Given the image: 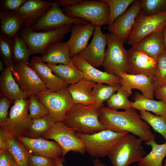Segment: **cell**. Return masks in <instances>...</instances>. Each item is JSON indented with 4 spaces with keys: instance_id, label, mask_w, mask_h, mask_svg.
<instances>
[{
    "instance_id": "23",
    "label": "cell",
    "mask_w": 166,
    "mask_h": 166,
    "mask_svg": "<svg viewBox=\"0 0 166 166\" xmlns=\"http://www.w3.org/2000/svg\"><path fill=\"white\" fill-rule=\"evenodd\" d=\"M131 48L148 55L156 61L159 55L165 50L163 30L148 35Z\"/></svg>"
},
{
    "instance_id": "41",
    "label": "cell",
    "mask_w": 166,
    "mask_h": 166,
    "mask_svg": "<svg viewBox=\"0 0 166 166\" xmlns=\"http://www.w3.org/2000/svg\"><path fill=\"white\" fill-rule=\"evenodd\" d=\"M29 115L32 119L42 118L49 114L46 107L37 98L36 96L28 97Z\"/></svg>"
},
{
    "instance_id": "4",
    "label": "cell",
    "mask_w": 166,
    "mask_h": 166,
    "mask_svg": "<svg viewBox=\"0 0 166 166\" xmlns=\"http://www.w3.org/2000/svg\"><path fill=\"white\" fill-rule=\"evenodd\" d=\"M129 134L126 131L117 132L107 129L90 135L76 133L84 143L85 152L96 158L108 156Z\"/></svg>"
},
{
    "instance_id": "20",
    "label": "cell",
    "mask_w": 166,
    "mask_h": 166,
    "mask_svg": "<svg viewBox=\"0 0 166 166\" xmlns=\"http://www.w3.org/2000/svg\"><path fill=\"white\" fill-rule=\"evenodd\" d=\"M26 64L35 72L49 91L55 92L69 85L53 73L48 65L42 61L40 56L33 57Z\"/></svg>"
},
{
    "instance_id": "46",
    "label": "cell",
    "mask_w": 166,
    "mask_h": 166,
    "mask_svg": "<svg viewBox=\"0 0 166 166\" xmlns=\"http://www.w3.org/2000/svg\"><path fill=\"white\" fill-rule=\"evenodd\" d=\"M154 96L166 105V84L156 90Z\"/></svg>"
},
{
    "instance_id": "53",
    "label": "cell",
    "mask_w": 166,
    "mask_h": 166,
    "mask_svg": "<svg viewBox=\"0 0 166 166\" xmlns=\"http://www.w3.org/2000/svg\"><path fill=\"white\" fill-rule=\"evenodd\" d=\"M163 166H166V159L164 161V164Z\"/></svg>"
},
{
    "instance_id": "2",
    "label": "cell",
    "mask_w": 166,
    "mask_h": 166,
    "mask_svg": "<svg viewBox=\"0 0 166 166\" xmlns=\"http://www.w3.org/2000/svg\"><path fill=\"white\" fill-rule=\"evenodd\" d=\"M102 107L95 104H74L66 113L62 122L83 134H92L105 130L99 118V110Z\"/></svg>"
},
{
    "instance_id": "17",
    "label": "cell",
    "mask_w": 166,
    "mask_h": 166,
    "mask_svg": "<svg viewBox=\"0 0 166 166\" xmlns=\"http://www.w3.org/2000/svg\"><path fill=\"white\" fill-rule=\"evenodd\" d=\"M128 65L125 73L143 74L153 79L157 68L156 61L148 55L131 48L127 50Z\"/></svg>"
},
{
    "instance_id": "51",
    "label": "cell",
    "mask_w": 166,
    "mask_h": 166,
    "mask_svg": "<svg viewBox=\"0 0 166 166\" xmlns=\"http://www.w3.org/2000/svg\"><path fill=\"white\" fill-rule=\"evenodd\" d=\"M5 64H4L3 62V61L2 59L0 58V71H1V72H3L5 69L4 67Z\"/></svg>"
},
{
    "instance_id": "13",
    "label": "cell",
    "mask_w": 166,
    "mask_h": 166,
    "mask_svg": "<svg viewBox=\"0 0 166 166\" xmlns=\"http://www.w3.org/2000/svg\"><path fill=\"white\" fill-rule=\"evenodd\" d=\"M11 70L15 81L28 97L48 90L35 72L26 63H15Z\"/></svg>"
},
{
    "instance_id": "38",
    "label": "cell",
    "mask_w": 166,
    "mask_h": 166,
    "mask_svg": "<svg viewBox=\"0 0 166 166\" xmlns=\"http://www.w3.org/2000/svg\"><path fill=\"white\" fill-rule=\"evenodd\" d=\"M157 68L153 79L156 90L166 84V52L164 50L157 58Z\"/></svg>"
},
{
    "instance_id": "36",
    "label": "cell",
    "mask_w": 166,
    "mask_h": 166,
    "mask_svg": "<svg viewBox=\"0 0 166 166\" xmlns=\"http://www.w3.org/2000/svg\"><path fill=\"white\" fill-rule=\"evenodd\" d=\"M109 7L108 26L112 25L115 20L122 15L135 0H101Z\"/></svg>"
},
{
    "instance_id": "47",
    "label": "cell",
    "mask_w": 166,
    "mask_h": 166,
    "mask_svg": "<svg viewBox=\"0 0 166 166\" xmlns=\"http://www.w3.org/2000/svg\"><path fill=\"white\" fill-rule=\"evenodd\" d=\"M55 166H64L63 164L65 161L64 159L60 157L55 159ZM94 166H106V164L102 163L98 158H97L93 160Z\"/></svg>"
},
{
    "instance_id": "6",
    "label": "cell",
    "mask_w": 166,
    "mask_h": 166,
    "mask_svg": "<svg viewBox=\"0 0 166 166\" xmlns=\"http://www.w3.org/2000/svg\"><path fill=\"white\" fill-rule=\"evenodd\" d=\"M142 140L129 134L122 140L108 156L113 166H128L139 162L146 153Z\"/></svg>"
},
{
    "instance_id": "19",
    "label": "cell",
    "mask_w": 166,
    "mask_h": 166,
    "mask_svg": "<svg viewBox=\"0 0 166 166\" xmlns=\"http://www.w3.org/2000/svg\"><path fill=\"white\" fill-rule=\"evenodd\" d=\"M17 140L22 143L32 154L56 159L62 155V149L55 141H50L42 137L31 138L19 136Z\"/></svg>"
},
{
    "instance_id": "11",
    "label": "cell",
    "mask_w": 166,
    "mask_h": 166,
    "mask_svg": "<svg viewBox=\"0 0 166 166\" xmlns=\"http://www.w3.org/2000/svg\"><path fill=\"white\" fill-rule=\"evenodd\" d=\"M89 22L85 19L70 17L60 8L57 0L34 25L30 26L36 32H44L60 28L66 25H82Z\"/></svg>"
},
{
    "instance_id": "12",
    "label": "cell",
    "mask_w": 166,
    "mask_h": 166,
    "mask_svg": "<svg viewBox=\"0 0 166 166\" xmlns=\"http://www.w3.org/2000/svg\"><path fill=\"white\" fill-rule=\"evenodd\" d=\"M166 26V11L147 16L140 10L136 19L127 43L132 46L151 33L163 30Z\"/></svg>"
},
{
    "instance_id": "5",
    "label": "cell",
    "mask_w": 166,
    "mask_h": 166,
    "mask_svg": "<svg viewBox=\"0 0 166 166\" xmlns=\"http://www.w3.org/2000/svg\"><path fill=\"white\" fill-rule=\"evenodd\" d=\"M61 9L67 16L85 19L95 26H101L109 22V6L101 0H83L75 6L63 7Z\"/></svg>"
},
{
    "instance_id": "18",
    "label": "cell",
    "mask_w": 166,
    "mask_h": 166,
    "mask_svg": "<svg viewBox=\"0 0 166 166\" xmlns=\"http://www.w3.org/2000/svg\"><path fill=\"white\" fill-rule=\"evenodd\" d=\"M71 60L74 66L83 73L85 79L97 83L109 85L120 83V77L97 69L78 54L71 57Z\"/></svg>"
},
{
    "instance_id": "16",
    "label": "cell",
    "mask_w": 166,
    "mask_h": 166,
    "mask_svg": "<svg viewBox=\"0 0 166 166\" xmlns=\"http://www.w3.org/2000/svg\"><path fill=\"white\" fill-rule=\"evenodd\" d=\"M101 27L95 26L93 38L90 43L78 54L96 68L103 64L107 45L106 34L103 33Z\"/></svg>"
},
{
    "instance_id": "29",
    "label": "cell",
    "mask_w": 166,
    "mask_h": 166,
    "mask_svg": "<svg viewBox=\"0 0 166 166\" xmlns=\"http://www.w3.org/2000/svg\"><path fill=\"white\" fill-rule=\"evenodd\" d=\"M133 99L132 107L136 109L151 112L166 118V105L161 101L148 99L139 92L134 93Z\"/></svg>"
},
{
    "instance_id": "28",
    "label": "cell",
    "mask_w": 166,
    "mask_h": 166,
    "mask_svg": "<svg viewBox=\"0 0 166 166\" xmlns=\"http://www.w3.org/2000/svg\"><path fill=\"white\" fill-rule=\"evenodd\" d=\"M53 73L69 85L74 84L85 79L83 73L71 62L67 65L47 64Z\"/></svg>"
},
{
    "instance_id": "45",
    "label": "cell",
    "mask_w": 166,
    "mask_h": 166,
    "mask_svg": "<svg viewBox=\"0 0 166 166\" xmlns=\"http://www.w3.org/2000/svg\"><path fill=\"white\" fill-rule=\"evenodd\" d=\"M15 162L12 155L6 149L0 152V166H11Z\"/></svg>"
},
{
    "instance_id": "9",
    "label": "cell",
    "mask_w": 166,
    "mask_h": 166,
    "mask_svg": "<svg viewBox=\"0 0 166 166\" xmlns=\"http://www.w3.org/2000/svg\"><path fill=\"white\" fill-rule=\"evenodd\" d=\"M105 34L108 48L102 66L105 72L120 77V74L125 72L127 68V50L115 35L110 33Z\"/></svg>"
},
{
    "instance_id": "8",
    "label": "cell",
    "mask_w": 166,
    "mask_h": 166,
    "mask_svg": "<svg viewBox=\"0 0 166 166\" xmlns=\"http://www.w3.org/2000/svg\"><path fill=\"white\" fill-rule=\"evenodd\" d=\"M77 132L62 122H55L52 127L41 137L53 140L57 142L62 150L61 157L70 151L84 154L86 152L82 140L76 134Z\"/></svg>"
},
{
    "instance_id": "52",
    "label": "cell",
    "mask_w": 166,
    "mask_h": 166,
    "mask_svg": "<svg viewBox=\"0 0 166 166\" xmlns=\"http://www.w3.org/2000/svg\"><path fill=\"white\" fill-rule=\"evenodd\" d=\"M11 166H20L16 162L14 163Z\"/></svg>"
},
{
    "instance_id": "39",
    "label": "cell",
    "mask_w": 166,
    "mask_h": 166,
    "mask_svg": "<svg viewBox=\"0 0 166 166\" xmlns=\"http://www.w3.org/2000/svg\"><path fill=\"white\" fill-rule=\"evenodd\" d=\"M13 39H9L0 34V54L5 65L13 68L14 63L13 57Z\"/></svg>"
},
{
    "instance_id": "32",
    "label": "cell",
    "mask_w": 166,
    "mask_h": 166,
    "mask_svg": "<svg viewBox=\"0 0 166 166\" xmlns=\"http://www.w3.org/2000/svg\"><path fill=\"white\" fill-rule=\"evenodd\" d=\"M55 123L53 119L50 114L42 118L32 119V124L26 137L31 138L41 137L49 130Z\"/></svg>"
},
{
    "instance_id": "50",
    "label": "cell",
    "mask_w": 166,
    "mask_h": 166,
    "mask_svg": "<svg viewBox=\"0 0 166 166\" xmlns=\"http://www.w3.org/2000/svg\"><path fill=\"white\" fill-rule=\"evenodd\" d=\"M164 42V49L166 52V26L163 30Z\"/></svg>"
},
{
    "instance_id": "31",
    "label": "cell",
    "mask_w": 166,
    "mask_h": 166,
    "mask_svg": "<svg viewBox=\"0 0 166 166\" xmlns=\"http://www.w3.org/2000/svg\"><path fill=\"white\" fill-rule=\"evenodd\" d=\"M152 150L137 163L139 166H163V161L166 156V142L161 144L153 140L148 143Z\"/></svg>"
},
{
    "instance_id": "10",
    "label": "cell",
    "mask_w": 166,
    "mask_h": 166,
    "mask_svg": "<svg viewBox=\"0 0 166 166\" xmlns=\"http://www.w3.org/2000/svg\"><path fill=\"white\" fill-rule=\"evenodd\" d=\"M36 96L47 108L55 122H62L66 113L74 105L67 87L53 92L42 91Z\"/></svg>"
},
{
    "instance_id": "14",
    "label": "cell",
    "mask_w": 166,
    "mask_h": 166,
    "mask_svg": "<svg viewBox=\"0 0 166 166\" xmlns=\"http://www.w3.org/2000/svg\"><path fill=\"white\" fill-rule=\"evenodd\" d=\"M141 10L140 0H135L127 10L107 29L124 44L127 42L136 19Z\"/></svg>"
},
{
    "instance_id": "49",
    "label": "cell",
    "mask_w": 166,
    "mask_h": 166,
    "mask_svg": "<svg viewBox=\"0 0 166 166\" xmlns=\"http://www.w3.org/2000/svg\"><path fill=\"white\" fill-rule=\"evenodd\" d=\"M6 149L5 132L0 129V152Z\"/></svg>"
},
{
    "instance_id": "26",
    "label": "cell",
    "mask_w": 166,
    "mask_h": 166,
    "mask_svg": "<svg viewBox=\"0 0 166 166\" xmlns=\"http://www.w3.org/2000/svg\"><path fill=\"white\" fill-rule=\"evenodd\" d=\"M0 34L9 39L26 27L24 19L14 12L0 11Z\"/></svg>"
},
{
    "instance_id": "22",
    "label": "cell",
    "mask_w": 166,
    "mask_h": 166,
    "mask_svg": "<svg viewBox=\"0 0 166 166\" xmlns=\"http://www.w3.org/2000/svg\"><path fill=\"white\" fill-rule=\"evenodd\" d=\"M53 3L42 0H27L20 8L13 12L24 19L26 27H30L44 14Z\"/></svg>"
},
{
    "instance_id": "24",
    "label": "cell",
    "mask_w": 166,
    "mask_h": 166,
    "mask_svg": "<svg viewBox=\"0 0 166 166\" xmlns=\"http://www.w3.org/2000/svg\"><path fill=\"white\" fill-rule=\"evenodd\" d=\"M0 89V94L9 99L13 104L19 99L28 98L14 78L11 69L8 66H6L4 70L1 72Z\"/></svg>"
},
{
    "instance_id": "35",
    "label": "cell",
    "mask_w": 166,
    "mask_h": 166,
    "mask_svg": "<svg viewBox=\"0 0 166 166\" xmlns=\"http://www.w3.org/2000/svg\"><path fill=\"white\" fill-rule=\"evenodd\" d=\"M30 51L25 41L18 34L13 39V57L14 64L27 63L30 60Z\"/></svg>"
},
{
    "instance_id": "25",
    "label": "cell",
    "mask_w": 166,
    "mask_h": 166,
    "mask_svg": "<svg viewBox=\"0 0 166 166\" xmlns=\"http://www.w3.org/2000/svg\"><path fill=\"white\" fill-rule=\"evenodd\" d=\"M96 84L93 81L84 79L74 84L69 85L67 89L74 104H94L92 90Z\"/></svg>"
},
{
    "instance_id": "27",
    "label": "cell",
    "mask_w": 166,
    "mask_h": 166,
    "mask_svg": "<svg viewBox=\"0 0 166 166\" xmlns=\"http://www.w3.org/2000/svg\"><path fill=\"white\" fill-rule=\"evenodd\" d=\"M41 58L43 62L51 64L67 65L71 62L69 49L66 42H63L53 45Z\"/></svg>"
},
{
    "instance_id": "40",
    "label": "cell",
    "mask_w": 166,
    "mask_h": 166,
    "mask_svg": "<svg viewBox=\"0 0 166 166\" xmlns=\"http://www.w3.org/2000/svg\"><path fill=\"white\" fill-rule=\"evenodd\" d=\"M141 11L147 16L166 11V0H140Z\"/></svg>"
},
{
    "instance_id": "37",
    "label": "cell",
    "mask_w": 166,
    "mask_h": 166,
    "mask_svg": "<svg viewBox=\"0 0 166 166\" xmlns=\"http://www.w3.org/2000/svg\"><path fill=\"white\" fill-rule=\"evenodd\" d=\"M121 89V87L106 101L108 107L115 110L120 109L127 110L132 107V102Z\"/></svg>"
},
{
    "instance_id": "30",
    "label": "cell",
    "mask_w": 166,
    "mask_h": 166,
    "mask_svg": "<svg viewBox=\"0 0 166 166\" xmlns=\"http://www.w3.org/2000/svg\"><path fill=\"white\" fill-rule=\"evenodd\" d=\"M5 132L6 150L14 157L16 162L20 166H29L28 159L31 153L20 141L10 134Z\"/></svg>"
},
{
    "instance_id": "21",
    "label": "cell",
    "mask_w": 166,
    "mask_h": 166,
    "mask_svg": "<svg viewBox=\"0 0 166 166\" xmlns=\"http://www.w3.org/2000/svg\"><path fill=\"white\" fill-rule=\"evenodd\" d=\"M95 30L91 23L82 25L73 24L71 33L68 41L66 42L72 57L78 54L87 46L88 42Z\"/></svg>"
},
{
    "instance_id": "15",
    "label": "cell",
    "mask_w": 166,
    "mask_h": 166,
    "mask_svg": "<svg viewBox=\"0 0 166 166\" xmlns=\"http://www.w3.org/2000/svg\"><path fill=\"white\" fill-rule=\"evenodd\" d=\"M121 88L128 97L132 94V89L140 91L146 98L153 99L156 89L153 79L141 74H131L124 72L120 74Z\"/></svg>"
},
{
    "instance_id": "3",
    "label": "cell",
    "mask_w": 166,
    "mask_h": 166,
    "mask_svg": "<svg viewBox=\"0 0 166 166\" xmlns=\"http://www.w3.org/2000/svg\"><path fill=\"white\" fill-rule=\"evenodd\" d=\"M73 25L68 24L56 29L44 32H36L30 27H26L18 35L25 42L31 55H43L53 45L62 42L65 35L71 31Z\"/></svg>"
},
{
    "instance_id": "42",
    "label": "cell",
    "mask_w": 166,
    "mask_h": 166,
    "mask_svg": "<svg viewBox=\"0 0 166 166\" xmlns=\"http://www.w3.org/2000/svg\"><path fill=\"white\" fill-rule=\"evenodd\" d=\"M55 164L53 158L32 153L28 159L29 166H55Z\"/></svg>"
},
{
    "instance_id": "33",
    "label": "cell",
    "mask_w": 166,
    "mask_h": 166,
    "mask_svg": "<svg viewBox=\"0 0 166 166\" xmlns=\"http://www.w3.org/2000/svg\"><path fill=\"white\" fill-rule=\"evenodd\" d=\"M121 87L120 83L114 85L97 83L92 90L95 104L101 107L104 106L103 103L109 99Z\"/></svg>"
},
{
    "instance_id": "34",
    "label": "cell",
    "mask_w": 166,
    "mask_h": 166,
    "mask_svg": "<svg viewBox=\"0 0 166 166\" xmlns=\"http://www.w3.org/2000/svg\"><path fill=\"white\" fill-rule=\"evenodd\" d=\"M141 118L151 126L154 130L161 134L166 142V118L155 115L148 111H139Z\"/></svg>"
},
{
    "instance_id": "7",
    "label": "cell",
    "mask_w": 166,
    "mask_h": 166,
    "mask_svg": "<svg viewBox=\"0 0 166 166\" xmlns=\"http://www.w3.org/2000/svg\"><path fill=\"white\" fill-rule=\"evenodd\" d=\"M29 105L28 98L16 101L11 108L7 121L0 125V129L16 139L19 136L26 137L32 123L29 113Z\"/></svg>"
},
{
    "instance_id": "44",
    "label": "cell",
    "mask_w": 166,
    "mask_h": 166,
    "mask_svg": "<svg viewBox=\"0 0 166 166\" xmlns=\"http://www.w3.org/2000/svg\"><path fill=\"white\" fill-rule=\"evenodd\" d=\"M11 102L0 94V125L5 123L8 119V110Z\"/></svg>"
},
{
    "instance_id": "1",
    "label": "cell",
    "mask_w": 166,
    "mask_h": 166,
    "mask_svg": "<svg viewBox=\"0 0 166 166\" xmlns=\"http://www.w3.org/2000/svg\"><path fill=\"white\" fill-rule=\"evenodd\" d=\"M99 120L106 129L117 132H128L140 139L146 145L155 140L150 127L132 107L119 111L104 106L99 110Z\"/></svg>"
},
{
    "instance_id": "43",
    "label": "cell",
    "mask_w": 166,
    "mask_h": 166,
    "mask_svg": "<svg viewBox=\"0 0 166 166\" xmlns=\"http://www.w3.org/2000/svg\"><path fill=\"white\" fill-rule=\"evenodd\" d=\"M27 0H3L0 4V11L13 12L20 8Z\"/></svg>"
},
{
    "instance_id": "48",
    "label": "cell",
    "mask_w": 166,
    "mask_h": 166,
    "mask_svg": "<svg viewBox=\"0 0 166 166\" xmlns=\"http://www.w3.org/2000/svg\"><path fill=\"white\" fill-rule=\"evenodd\" d=\"M83 0H57L59 6L62 7L72 6L81 2Z\"/></svg>"
}]
</instances>
